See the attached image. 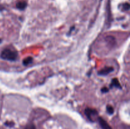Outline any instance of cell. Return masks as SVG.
<instances>
[{
  "label": "cell",
  "mask_w": 130,
  "mask_h": 129,
  "mask_svg": "<svg viewBox=\"0 0 130 129\" xmlns=\"http://www.w3.org/2000/svg\"><path fill=\"white\" fill-rule=\"evenodd\" d=\"M114 71V68L112 67H105V68H103L102 70L100 71V72H98V74L99 75H107L109 73H111L112 72Z\"/></svg>",
  "instance_id": "277c9868"
},
{
  "label": "cell",
  "mask_w": 130,
  "mask_h": 129,
  "mask_svg": "<svg viewBox=\"0 0 130 129\" xmlns=\"http://www.w3.org/2000/svg\"><path fill=\"white\" fill-rule=\"evenodd\" d=\"M109 89L108 88H107V87H103V88H102V89H101V91L102 92H103V93H106V92H109Z\"/></svg>",
  "instance_id": "7c38bea8"
},
{
  "label": "cell",
  "mask_w": 130,
  "mask_h": 129,
  "mask_svg": "<svg viewBox=\"0 0 130 129\" xmlns=\"http://www.w3.org/2000/svg\"><path fill=\"white\" fill-rule=\"evenodd\" d=\"M107 111L108 113L110 114V115H112L114 112V108H113L112 106L108 105V106H107Z\"/></svg>",
  "instance_id": "ba28073f"
},
{
  "label": "cell",
  "mask_w": 130,
  "mask_h": 129,
  "mask_svg": "<svg viewBox=\"0 0 130 129\" xmlns=\"http://www.w3.org/2000/svg\"><path fill=\"white\" fill-rule=\"evenodd\" d=\"M85 113L88 120L91 121H94L96 120H97L99 116H98V111L96 110L87 108L85 110Z\"/></svg>",
  "instance_id": "7a4b0ae2"
},
{
  "label": "cell",
  "mask_w": 130,
  "mask_h": 129,
  "mask_svg": "<svg viewBox=\"0 0 130 129\" xmlns=\"http://www.w3.org/2000/svg\"><path fill=\"white\" fill-rule=\"evenodd\" d=\"M97 120L98 121H99V124H100V127L102 128V129H112L111 126H110V125L108 124V123L102 117L99 116Z\"/></svg>",
  "instance_id": "3957f363"
},
{
  "label": "cell",
  "mask_w": 130,
  "mask_h": 129,
  "mask_svg": "<svg viewBox=\"0 0 130 129\" xmlns=\"http://www.w3.org/2000/svg\"><path fill=\"white\" fill-rule=\"evenodd\" d=\"M24 129H36V126L34 124L29 123L28 124V125H27L26 126L24 127Z\"/></svg>",
  "instance_id": "9c48e42d"
},
{
  "label": "cell",
  "mask_w": 130,
  "mask_h": 129,
  "mask_svg": "<svg viewBox=\"0 0 130 129\" xmlns=\"http://www.w3.org/2000/svg\"><path fill=\"white\" fill-rule=\"evenodd\" d=\"M117 87V88L118 89H122L120 83H119V80H118L117 78H113V79L112 80L111 84H110V87Z\"/></svg>",
  "instance_id": "5b68a950"
},
{
  "label": "cell",
  "mask_w": 130,
  "mask_h": 129,
  "mask_svg": "<svg viewBox=\"0 0 130 129\" xmlns=\"http://www.w3.org/2000/svg\"><path fill=\"white\" fill-rule=\"evenodd\" d=\"M32 61H33V58H32V57H30V56L27 57V58H25V59H24V61H23V64H24V65L27 66L28 65V64L32 63Z\"/></svg>",
  "instance_id": "52a82bcc"
},
{
  "label": "cell",
  "mask_w": 130,
  "mask_h": 129,
  "mask_svg": "<svg viewBox=\"0 0 130 129\" xmlns=\"http://www.w3.org/2000/svg\"><path fill=\"white\" fill-rule=\"evenodd\" d=\"M17 8L20 10H24L27 7V3L25 1H20L16 5Z\"/></svg>",
  "instance_id": "8992f818"
},
{
  "label": "cell",
  "mask_w": 130,
  "mask_h": 129,
  "mask_svg": "<svg viewBox=\"0 0 130 129\" xmlns=\"http://www.w3.org/2000/svg\"><path fill=\"white\" fill-rule=\"evenodd\" d=\"M123 9L125 11H128V10L129 9V5L126 3H124L123 5Z\"/></svg>",
  "instance_id": "30bf717a"
},
{
  "label": "cell",
  "mask_w": 130,
  "mask_h": 129,
  "mask_svg": "<svg viewBox=\"0 0 130 129\" xmlns=\"http://www.w3.org/2000/svg\"><path fill=\"white\" fill-rule=\"evenodd\" d=\"M1 58L8 61H15L18 58L17 52L10 49H5L1 53Z\"/></svg>",
  "instance_id": "6da1fadb"
},
{
  "label": "cell",
  "mask_w": 130,
  "mask_h": 129,
  "mask_svg": "<svg viewBox=\"0 0 130 129\" xmlns=\"http://www.w3.org/2000/svg\"><path fill=\"white\" fill-rule=\"evenodd\" d=\"M5 125H6V126L11 127V126H13L14 125V123L12 122V121H7V122L5 123Z\"/></svg>",
  "instance_id": "8fae6325"
}]
</instances>
